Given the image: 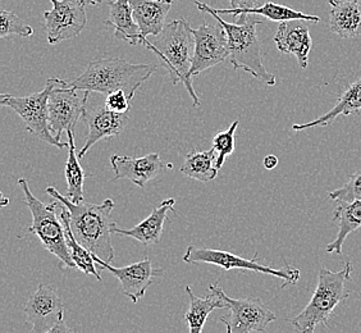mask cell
Wrapping results in <instances>:
<instances>
[{
    "mask_svg": "<svg viewBox=\"0 0 361 333\" xmlns=\"http://www.w3.org/2000/svg\"><path fill=\"white\" fill-rule=\"evenodd\" d=\"M47 194L68 209L71 229L77 241L84 245L92 255L111 263L114 259L111 234L117 229V223L111 219L114 202L105 199L102 204H90L85 200L73 202L53 186L47 188Z\"/></svg>",
    "mask_w": 361,
    "mask_h": 333,
    "instance_id": "6da1fadb",
    "label": "cell"
},
{
    "mask_svg": "<svg viewBox=\"0 0 361 333\" xmlns=\"http://www.w3.org/2000/svg\"><path fill=\"white\" fill-rule=\"evenodd\" d=\"M195 6L204 13H209L222 25L228 40L229 62L235 70H243L267 86L277 83L276 76L268 72L263 63L262 45L257 37V26L263 22L255 14H241L235 17V22L224 21L221 14L216 13L210 6L195 1Z\"/></svg>",
    "mask_w": 361,
    "mask_h": 333,
    "instance_id": "7a4b0ae2",
    "label": "cell"
},
{
    "mask_svg": "<svg viewBox=\"0 0 361 333\" xmlns=\"http://www.w3.org/2000/svg\"><path fill=\"white\" fill-rule=\"evenodd\" d=\"M158 64H133L121 58L91 61L84 73L70 83L77 90L111 94L123 90L133 100L140 86L158 70Z\"/></svg>",
    "mask_w": 361,
    "mask_h": 333,
    "instance_id": "3957f363",
    "label": "cell"
},
{
    "mask_svg": "<svg viewBox=\"0 0 361 333\" xmlns=\"http://www.w3.org/2000/svg\"><path fill=\"white\" fill-rule=\"evenodd\" d=\"M194 28L185 18L168 23L157 36L154 42H149L146 48L154 52L168 71L174 86L182 83L194 102V107L200 105V99L192 87L190 70L194 56Z\"/></svg>",
    "mask_w": 361,
    "mask_h": 333,
    "instance_id": "277c9868",
    "label": "cell"
},
{
    "mask_svg": "<svg viewBox=\"0 0 361 333\" xmlns=\"http://www.w3.org/2000/svg\"><path fill=\"white\" fill-rule=\"evenodd\" d=\"M354 271L353 264L346 263L341 271H331L322 267L318 273V285L304 310L290 320L299 332L313 333L317 327H328L334 309L350 296L346 282Z\"/></svg>",
    "mask_w": 361,
    "mask_h": 333,
    "instance_id": "5b68a950",
    "label": "cell"
},
{
    "mask_svg": "<svg viewBox=\"0 0 361 333\" xmlns=\"http://www.w3.org/2000/svg\"><path fill=\"white\" fill-rule=\"evenodd\" d=\"M18 186L23 191L25 202L27 204L32 215V224L28 227V232L39 237L44 248L50 254L56 255L62 265L68 268H77L76 264L72 260L66 240V231L61 218L62 202L56 199H53V202L49 204L39 200L31 193L26 178H20Z\"/></svg>",
    "mask_w": 361,
    "mask_h": 333,
    "instance_id": "8992f818",
    "label": "cell"
},
{
    "mask_svg": "<svg viewBox=\"0 0 361 333\" xmlns=\"http://www.w3.org/2000/svg\"><path fill=\"white\" fill-rule=\"evenodd\" d=\"M183 262L188 264H213L226 271L240 270V271H251L269 274V276L281 278L285 282L283 286L296 285L301 277L299 270L293 268L288 263H285L283 268H281V270H276V268L265 265L262 263L263 260L259 258L257 253L252 259H245V258L238 257L236 254L229 253V251L210 249V248H204L199 245L188 246L185 255H183Z\"/></svg>",
    "mask_w": 361,
    "mask_h": 333,
    "instance_id": "52a82bcc",
    "label": "cell"
},
{
    "mask_svg": "<svg viewBox=\"0 0 361 333\" xmlns=\"http://www.w3.org/2000/svg\"><path fill=\"white\" fill-rule=\"evenodd\" d=\"M53 83L48 100L49 128L61 141L63 132H75L77 122L84 117L90 92L85 91L81 95L76 87L58 77H53Z\"/></svg>",
    "mask_w": 361,
    "mask_h": 333,
    "instance_id": "ba28073f",
    "label": "cell"
},
{
    "mask_svg": "<svg viewBox=\"0 0 361 333\" xmlns=\"http://www.w3.org/2000/svg\"><path fill=\"white\" fill-rule=\"evenodd\" d=\"M53 77H50L44 90L28 97H12L3 94L0 97V104L8 107L21 117L28 132L35 135L37 139L59 149L68 147V143H62L54 138L49 128L48 100L53 89Z\"/></svg>",
    "mask_w": 361,
    "mask_h": 333,
    "instance_id": "9c48e42d",
    "label": "cell"
},
{
    "mask_svg": "<svg viewBox=\"0 0 361 333\" xmlns=\"http://www.w3.org/2000/svg\"><path fill=\"white\" fill-rule=\"evenodd\" d=\"M218 291L226 303L228 313L221 317L228 333L264 332L277 315L260 298H232L226 295L221 286Z\"/></svg>",
    "mask_w": 361,
    "mask_h": 333,
    "instance_id": "30bf717a",
    "label": "cell"
},
{
    "mask_svg": "<svg viewBox=\"0 0 361 333\" xmlns=\"http://www.w3.org/2000/svg\"><path fill=\"white\" fill-rule=\"evenodd\" d=\"M51 11L44 12L50 45L80 35L87 23L86 6L81 0H50Z\"/></svg>",
    "mask_w": 361,
    "mask_h": 333,
    "instance_id": "8fae6325",
    "label": "cell"
},
{
    "mask_svg": "<svg viewBox=\"0 0 361 333\" xmlns=\"http://www.w3.org/2000/svg\"><path fill=\"white\" fill-rule=\"evenodd\" d=\"M192 31L195 47L190 77L194 80V77L204 71L216 67V64L229 58V49L226 30L219 22L218 25L205 22Z\"/></svg>",
    "mask_w": 361,
    "mask_h": 333,
    "instance_id": "7c38bea8",
    "label": "cell"
},
{
    "mask_svg": "<svg viewBox=\"0 0 361 333\" xmlns=\"http://www.w3.org/2000/svg\"><path fill=\"white\" fill-rule=\"evenodd\" d=\"M64 306L54 286L40 284L27 300L25 315L32 325L31 332L51 333L63 322Z\"/></svg>",
    "mask_w": 361,
    "mask_h": 333,
    "instance_id": "4fadbf2b",
    "label": "cell"
},
{
    "mask_svg": "<svg viewBox=\"0 0 361 333\" xmlns=\"http://www.w3.org/2000/svg\"><path fill=\"white\" fill-rule=\"evenodd\" d=\"M92 258L97 265L100 268H104L118 279L123 293L135 304L139 303L140 298L145 295L147 289L153 285L154 279L161 277L166 272L163 268H154L153 263L149 258L122 268L111 267V263L105 262L97 255H92Z\"/></svg>",
    "mask_w": 361,
    "mask_h": 333,
    "instance_id": "5bb4252c",
    "label": "cell"
},
{
    "mask_svg": "<svg viewBox=\"0 0 361 333\" xmlns=\"http://www.w3.org/2000/svg\"><path fill=\"white\" fill-rule=\"evenodd\" d=\"M82 119L89 127V133L84 147L77 153L78 158H84L97 141L117 136L123 131L130 122V111L114 113L109 111L105 104L95 105L90 108L86 107Z\"/></svg>",
    "mask_w": 361,
    "mask_h": 333,
    "instance_id": "9a60e30c",
    "label": "cell"
},
{
    "mask_svg": "<svg viewBox=\"0 0 361 333\" xmlns=\"http://www.w3.org/2000/svg\"><path fill=\"white\" fill-rule=\"evenodd\" d=\"M111 164L114 171V181L127 178L139 188L157 178L163 171L164 164L159 154L150 153L145 157L133 158L127 155H111Z\"/></svg>",
    "mask_w": 361,
    "mask_h": 333,
    "instance_id": "2e32d148",
    "label": "cell"
},
{
    "mask_svg": "<svg viewBox=\"0 0 361 333\" xmlns=\"http://www.w3.org/2000/svg\"><path fill=\"white\" fill-rule=\"evenodd\" d=\"M274 42L279 52L296 56L300 67L306 70L309 66V56L313 47L310 31L304 20L279 22Z\"/></svg>",
    "mask_w": 361,
    "mask_h": 333,
    "instance_id": "e0dca14e",
    "label": "cell"
},
{
    "mask_svg": "<svg viewBox=\"0 0 361 333\" xmlns=\"http://www.w3.org/2000/svg\"><path fill=\"white\" fill-rule=\"evenodd\" d=\"M130 4L146 47L149 44L147 36H158L163 31L173 0H130Z\"/></svg>",
    "mask_w": 361,
    "mask_h": 333,
    "instance_id": "ac0fdd59",
    "label": "cell"
},
{
    "mask_svg": "<svg viewBox=\"0 0 361 333\" xmlns=\"http://www.w3.org/2000/svg\"><path fill=\"white\" fill-rule=\"evenodd\" d=\"M174 205H176V200L173 198L166 199L154 209L152 214L137 226H135L131 229H121L117 226V229H114V234L118 236L135 238L145 246L158 243L164 231V222L167 221L168 212L173 210Z\"/></svg>",
    "mask_w": 361,
    "mask_h": 333,
    "instance_id": "d6986e66",
    "label": "cell"
},
{
    "mask_svg": "<svg viewBox=\"0 0 361 333\" xmlns=\"http://www.w3.org/2000/svg\"><path fill=\"white\" fill-rule=\"evenodd\" d=\"M329 28L342 39L361 36V7L359 0H328Z\"/></svg>",
    "mask_w": 361,
    "mask_h": 333,
    "instance_id": "ffe728a7",
    "label": "cell"
},
{
    "mask_svg": "<svg viewBox=\"0 0 361 333\" xmlns=\"http://www.w3.org/2000/svg\"><path fill=\"white\" fill-rule=\"evenodd\" d=\"M218 282L209 286L208 296L204 298L196 296L192 289L186 286L190 305L185 320L188 322L190 333L202 332V328L210 313L214 309H226V303L223 301L222 296L218 291Z\"/></svg>",
    "mask_w": 361,
    "mask_h": 333,
    "instance_id": "44dd1931",
    "label": "cell"
},
{
    "mask_svg": "<svg viewBox=\"0 0 361 333\" xmlns=\"http://www.w3.org/2000/svg\"><path fill=\"white\" fill-rule=\"evenodd\" d=\"M109 4V18L104 22L106 26L114 28V37L131 45L144 44L139 25L133 18L130 0H113Z\"/></svg>",
    "mask_w": 361,
    "mask_h": 333,
    "instance_id": "7402d4cb",
    "label": "cell"
},
{
    "mask_svg": "<svg viewBox=\"0 0 361 333\" xmlns=\"http://www.w3.org/2000/svg\"><path fill=\"white\" fill-rule=\"evenodd\" d=\"M361 111V77L355 83H351L343 94L341 95L337 104L331 111L322 116L319 119H314L312 122H306L301 125L292 126L293 131L299 132L317 127H326L332 125L340 116H350L353 113Z\"/></svg>",
    "mask_w": 361,
    "mask_h": 333,
    "instance_id": "603a6c76",
    "label": "cell"
},
{
    "mask_svg": "<svg viewBox=\"0 0 361 333\" xmlns=\"http://www.w3.org/2000/svg\"><path fill=\"white\" fill-rule=\"evenodd\" d=\"M334 221L338 223V232L334 241L326 245V251L341 255L343 243L348 235L361 227V199L354 202H338L334 209Z\"/></svg>",
    "mask_w": 361,
    "mask_h": 333,
    "instance_id": "cb8c5ba5",
    "label": "cell"
},
{
    "mask_svg": "<svg viewBox=\"0 0 361 333\" xmlns=\"http://www.w3.org/2000/svg\"><path fill=\"white\" fill-rule=\"evenodd\" d=\"M212 9L218 14H229L233 17H238L241 14H255V16H263L265 18L274 22L293 21V20H304V21L319 22L320 18L318 16H312V14H305L299 11H295L290 7H286L282 4H276V3H265L263 6H257L252 8H231V9Z\"/></svg>",
    "mask_w": 361,
    "mask_h": 333,
    "instance_id": "d4e9b609",
    "label": "cell"
},
{
    "mask_svg": "<svg viewBox=\"0 0 361 333\" xmlns=\"http://www.w3.org/2000/svg\"><path fill=\"white\" fill-rule=\"evenodd\" d=\"M216 158V150L213 147L207 152H199L194 149L186 155L180 166V174L200 182L213 181L218 176Z\"/></svg>",
    "mask_w": 361,
    "mask_h": 333,
    "instance_id": "484cf974",
    "label": "cell"
},
{
    "mask_svg": "<svg viewBox=\"0 0 361 333\" xmlns=\"http://www.w3.org/2000/svg\"><path fill=\"white\" fill-rule=\"evenodd\" d=\"M68 158L66 164V180H67V198L73 202H84V183L86 174L80 164V158L75 145V132L68 130Z\"/></svg>",
    "mask_w": 361,
    "mask_h": 333,
    "instance_id": "4316f807",
    "label": "cell"
},
{
    "mask_svg": "<svg viewBox=\"0 0 361 333\" xmlns=\"http://www.w3.org/2000/svg\"><path fill=\"white\" fill-rule=\"evenodd\" d=\"M61 218H62L63 226H64V231H66V240H67L71 257L76 264L77 268L80 271L84 272L85 274L94 276L97 281H102V276L95 268V264L97 263L92 258V254L85 248L84 245L78 243L76 236L73 235V231L71 229L70 212L63 204L62 208H61Z\"/></svg>",
    "mask_w": 361,
    "mask_h": 333,
    "instance_id": "83f0119b",
    "label": "cell"
},
{
    "mask_svg": "<svg viewBox=\"0 0 361 333\" xmlns=\"http://www.w3.org/2000/svg\"><path fill=\"white\" fill-rule=\"evenodd\" d=\"M240 125L238 121H235L229 126L226 131L218 132L213 139V149L216 150V168L219 171L224 162L236 149V130Z\"/></svg>",
    "mask_w": 361,
    "mask_h": 333,
    "instance_id": "f1b7e54d",
    "label": "cell"
},
{
    "mask_svg": "<svg viewBox=\"0 0 361 333\" xmlns=\"http://www.w3.org/2000/svg\"><path fill=\"white\" fill-rule=\"evenodd\" d=\"M32 34L34 28L22 21L17 14L6 9L0 12V37H9L12 35L30 37Z\"/></svg>",
    "mask_w": 361,
    "mask_h": 333,
    "instance_id": "f546056e",
    "label": "cell"
},
{
    "mask_svg": "<svg viewBox=\"0 0 361 333\" xmlns=\"http://www.w3.org/2000/svg\"><path fill=\"white\" fill-rule=\"evenodd\" d=\"M329 198L334 202H354L361 199V169L348 177V181L342 186L329 193Z\"/></svg>",
    "mask_w": 361,
    "mask_h": 333,
    "instance_id": "4dcf8cb0",
    "label": "cell"
},
{
    "mask_svg": "<svg viewBox=\"0 0 361 333\" xmlns=\"http://www.w3.org/2000/svg\"><path fill=\"white\" fill-rule=\"evenodd\" d=\"M131 99L123 90L114 91L105 97L104 104L109 111L114 113H127L131 111Z\"/></svg>",
    "mask_w": 361,
    "mask_h": 333,
    "instance_id": "1f68e13d",
    "label": "cell"
},
{
    "mask_svg": "<svg viewBox=\"0 0 361 333\" xmlns=\"http://www.w3.org/2000/svg\"><path fill=\"white\" fill-rule=\"evenodd\" d=\"M229 3H231L232 8H241V9L257 7V0H229Z\"/></svg>",
    "mask_w": 361,
    "mask_h": 333,
    "instance_id": "d6a6232c",
    "label": "cell"
},
{
    "mask_svg": "<svg viewBox=\"0 0 361 333\" xmlns=\"http://www.w3.org/2000/svg\"><path fill=\"white\" fill-rule=\"evenodd\" d=\"M263 164H264L265 169L271 171L278 166V158L276 155H267L263 160Z\"/></svg>",
    "mask_w": 361,
    "mask_h": 333,
    "instance_id": "836d02e7",
    "label": "cell"
},
{
    "mask_svg": "<svg viewBox=\"0 0 361 333\" xmlns=\"http://www.w3.org/2000/svg\"><path fill=\"white\" fill-rule=\"evenodd\" d=\"M62 333V332H71V328H68V327L66 326V323H64V320L63 322H61L58 326L53 329V332L51 333Z\"/></svg>",
    "mask_w": 361,
    "mask_h": 333,
    "instance_id": "e575fe53",
    "label": "cell"
},
{
    "mask_svg": "<svg viewBox=\"0 0 361 333\" xmlns=\"http://www.w3.org/2000/svg\"><path fill=\"white\" fill-rule=\"evenodd\" d=\"M85 6H99L102 3H111L113 0H81Z\"/></svg>",
    "mask_w": 361,
    "mask_h": 333,
    "instance_id": "d590c367",
    "label": "cell"
},
{
    "mask_svg": "<svg viewBox=\"0 0 361 333\" xmlns=\"http://www.w3.org/2000/svg\"><path fill=\"white\" fill-rule=\"evenodd\" d=\"M1 207H7L8 204H9V199L8 198H6L4 195H1Z\"/></svg>",
    "mask_w": 361,
    "mask_h": 333,
    "instance_id": "8d00e7d4",
    "label": "cell"
},
{
    "mask_svg": "<svg viewBox=\"0 0 361 333\" xmlns=\"http://www.w3.org/2000/svg\"><path fill=\"white\" fill-rule=\"evenodd\" d=\"M359 1H360V0H359Z\"/></svg>",
    "mask_w": 361,
    "mask_h": 333,
    "instance_id": "74e56055",
    "label": "cell"
}]
</instances>
